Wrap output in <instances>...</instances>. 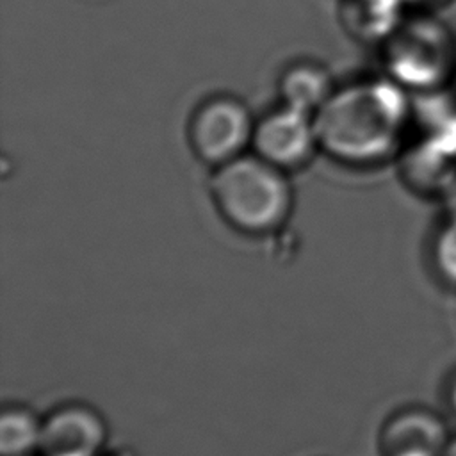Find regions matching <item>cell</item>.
<instances>
[{
    "instance_id": "cell-1",
    "label": "cell",
    "mask_w": 456,
    "mask_h": 456,
    "mask_svg": "<svg viewBox=\"0 0 456 456\" xmlns=\"http://www.w3.org/2000/svg\"><path fill=\"white\" fill-rule=\"evenodd\" d=\"M411 118L410 93L388 77L335 87L314 114L319 148L356 167L378 166L399 153Z\"/></svg>"
},
{
    "instance_id": "cell-2",
    "label": "cell",
    "mask_w": 456,
    "mask_h": 456,
    "mask_svg": "<svg viewBox=\"0 0 456 456\" xmlns=\"http://www.w3.org/2000/svg\"><path fill=\"white\" fill-rule=\"evenodd\" d=\"M208 191L223 221L251 237L278 232L294 210L289 173L255 153H244L214 167Z\"/></svg>"
},
{
    "instance_id": "cell-3",
    "label": "cell",
    "mask_w": 456,
    "mask_h": 456,
    "mask_svg": "<svg viewBox=\"0 0 456 456\" xmlns=\"http://www.w3.org/2000/svg\"><path fill=\"white\" fill-rule=\"evenodd\" d=\"M383 45L387 77L408 93H433L456 78V36L435 14H413Z\"/></svg>"
},
{
    "instance_id": "cell-4",
    "label": "cell",
    "mask_w": 456,
    "mask_h": 456,
    "mask_svg": "<svg viewBox=\"0 0 456 456\" xmlns=\"http://www.w3.org/2000/svg\"><path fill=\"white\" fill-rule=\"evenodd\" d=\"M255 123L256 119L240 98L214 94L192 112L187 126L189 144L201 162L217 167L248 153Z\"/></svg>"
},
{
    "instance_id": "cell-5",
    "label": "cell",
    "mask_w": 456,
    "mask_h": 456,
    "mask_svg": "<svg viewBox=\"0 0 456 456\" xmlns=\"http://www.w3.org/2000/svg\"><path fill=\"white\" fill-rule=\"evenodd\" d=\"M251 150L287 173L305 167L321 150L314 114L283 103L265 112L255 123Z\"/></svg>"
},
{
    "instance_id": "cell-6",
    "label": "cell",
    "mask_w": 456,
    "mask_h": 456,
    "mask_svg": "<svg viewBox=\"0 0 456 456\" xmlns=\"http://www.w3.org/2000/svg\"><path fill=\"white\" fill-rule=\"evenodd\" d=\"M107 442L109 424L89 403L68 401L43 415L39 456H102Z\"/></svg>"
},
{
    "instance_id": "cell-7",
    "label": "cell",
    "mask_w": 456,
    "mask_h": 456,
    "mask_svg": "<svg viewBox=\"0 0 456 456\" xmlns=\"http://www.w3.org/2000/svg\"><path fill=\"white\" fill-rule=\"evenodd\" d=\"M452 431L442 413L424 404L392 411L379 428V456H442Z\"/></svg>"
},
{
    "instance_id": "cell-8",
    "label": "cell",
    "mask_w": 456,
    "mask_h": 456,
    "mask_svg": "<svg viewBox=\"0 0 456 456\" xmlns=\"http://www.w3.org/2000/svg\"><path fill=\"white\" fill-rule=\"evenodd\" d=\"M335 91L330 71L314 61H299L287 66L278 78V93L283 105L315 114Z\"/></svg>"
},
{
    "instance_id": "cell-9",
    "label": "cell",
    "mask_w": 456,
    "mask_h": 456,
    "mask_svg": "<svg viewBox=\"0 0 456 456\" xmlns=\"http://www.w3.org/2000/svg\"><path fill=\"white\" fill-rule=\"evenodd\" d=\"M404 0H347L346 23L358 37L383 43L404 20Z\"/></svg>"
},
{
    "instance_id": "cell-10",
    "label": "cell",
    "mask_w": 456,
    "mask_h": 456,
    "mask_svg": "<svg viewBox=\"0 0 456 456\" xmlns=\"http://www.w3.org/2000/svg\"><path fill=\"white\" fill-rule=\"evenodd\" d=\"M43 433V415L30 406L11 403L0 413V454L2 456H34L39 454Z\"/></svg>"
},
{
    "instance_id": "cell-11",
    "label": "cell",
    "mask_w": 456,
    "mask_h": 456,
    "mask_svg": "<svg viewBox=\"0 0 456 456\" xmlns=\"http://www.w3.org/2000/svg\"><path fill=\"white\" fill-rule=\"evenodd\" d=\"M426 262L444 289L456 290V203L435 221L426 240Z\"/></svg>"
},
{
    "instance_id": "cell-12",
    "label": "cell",
    "mask_w": 456,
    "mask_h": 456,
    "mask_svg": "<svg viewBox=\"0 0 456 456\" xmlns=\"http://www.w3.org/2000/svg\"><path fill=\"white\" fill-rule=\"evenodd\" d=\"M442 399L447 411L456 419V367L451 369V372L445 376L442 385Z\"/></svg>"
},
{
    "instance_id": "cell-13",
    "label": "cell",
    "mask_w": 456,
    "mask_h": 456,
    "mask_svg": "<svg viewBox=\"0 0 456 456\" xmlns=\"http://www.w3.org/2000/svg\"><path fill=\"white\" fill-rule=\"evenodd\" d=\"M442 456H456V431H452V435H451V438H449Z\"/></svg>"
},
{
    "instance_id": "cell-14",
    "label": "cell",
    "mask_w": 456,
    "mask_h": 456,
    "mask_svg": "<svg viewBox=\"0 0 456 456\" xmlns=\"http://www.w3.org/2000/svg\"><path fill=\"white\" fill-rule=\"evenodd\" d=\"M408 5H436V4H444L447 0H404Z\"/></svg>"
}]
</instances>
